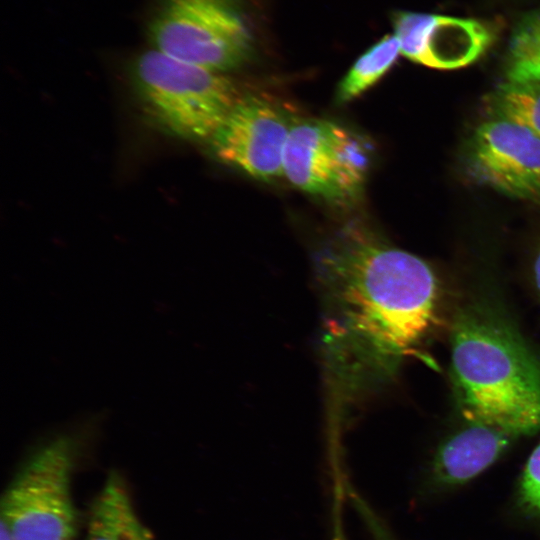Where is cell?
<instances>
[{
  "instance_id": "obj_12",
  "label": "cell",
  "mask_w": 540,
  "mask_h": 540,
  "mask_svg": "<svg viewBox=\"0 0 540 540\" xmlns=\"http://www.w3.org/2000/svg\"><path fill=\"white\" fill-rule=\"evenodd\" d=\"M484 103L489 118L514 122L540 138V83L504 81Z\"/></svg>"
},
{
  "instance_id": "obj_15",
  "label": "cell",
  "mask_w": 540,
  "mask_h": 540,
  "mask_svg": "<svg viewBox=\"0 0 540 540\" xmlns=\"http://www.w3.org/2000/svg\"><path fill=\"white\" fill-rule=\"evenodd\" d=\"M436 19L437 15L431 13L402 10L391 13L394 35L399 40L404 57L420 64Z\"/></svg>"
},
{
  "instance_id": "obj_1",
  "label": "cell",
  "mask_w": 540,
  "mask_h": 540,
  "mask_svg": "<svg viewBox=\"0 0 540 540\" xmlns=\"http://www.w3.org/2000/svg\"><path fill=\"white\" fill-rule=\"evenodd\" d=\"M320 347L330 412H347L390 382L442 320L433 268L359 224L324 242L314 258Z\"/></svg>"
},
{
  "instance_id": "obj_9",
  "label": "cell",
  "mask_w": 540,
  "mask_h": 540,
  "mask_svg": "<svg viewBox=\"0 0 540 540\" xmlns=\"http://www.w3.org/2000/svg\"><path fill=\"white\" fill-rule=\"evenodd\" d=\"M515 438L499 427L464 421L439 445L433 458V476L441 484H464L490 467Z\"/></svg>"
},
{
  "instance_id": "obj_16",
  "label": "cell",
  "mask_w": 540,
  "mask_h": 540,
  "mask_svg": "<svg viewBox=\"0 0 540 540\" xmlns=\"http://www.w3.org/2000/svg\"><path fill=\"white\" fill-rule=\"evenodd\" d=\"M518 499L528 513L540 516V442L530 454L521 473Z\"/></svg>"
},
{
  "instance_id": "obj_13",
  "label": "cell",
  "mask_w": 540,
  "mask_h": 540,
  "mask_svg": "<svg viewBox=\"0 0 540 540\" xmlns=\"http://www.w3.org/2000/svg\"><path fill=\"white\" fill-rule=\"evenodd\" d=\"M400 43L394 34H387L361 54L338 84L336 99L348 102L376 84L397 62Z\"/></svg>"
},
{
  "instance_id": "obj_4",
  "label": "cell",
  "mask_w": 540,
  "mask_h": 540,
  "mask_svg": "<svg viewBox=\"0 0 540 540\" xmlns=\"http://www.w3.org/2000/svg\"><path fill=\"white\" fill-rule=\"evenodd\" d=\"M131 78L153 122L185 140H209L241 96L224 73L174 59L153 48L133 61Z\"/></svg>"
},
{
  "instance_id": "obj_8",
  "label": "cell",
  "mask_w": 540,
  "mask_h": 540,
  "mask_svg": "<svg viewBox=\"0 0 540 540\" xmlns=\"http://www.w3.org/2000/svg\"><path fill=\"white\" fill-rule=\"evenodd\" d=\"M293 122L274 104L240 96L209 139L215 156L261 180L283 175L284 153Z\"/></svg>"
},
{
  "instance_id": "obj_5",
  "label": "cell",
  "mask_w": 540,
  "mask_h": 540,
  "mask_svg": "<svg viewBox=\"0 0 540 540\" xmlns=\"http://www.w3.org/2000/svg\"><path fill=\"white\" fill-rule=\"evenodd\" d=\"M239 0H161L148 27L152 48L174 59L224 73L253 50Z\"/></svg>"
},
{
  "instance_id": "obj_2",
  "label": "cell",
  "mask_w": 540,
  "mask_h": 540,
  "mask_svg": "<svg viewBox=\"0 0 540 540\" xmlns=\"http://www.w3.org/2000/svg\"><path fill=\"white\" fill-rule=\"evenodd\" d=\"M450 379L464 421L516 437L540 431V356L489 298L460 305L450 322Z\"/></svg>"
},
{
  "instance_id": "obj_17",
  "label": "cell",
  "mask_w": 540,
  "mask_h": 540,
  "mask_svg": "<svg viewBox=\"0 0 540 540\" xmlns=\"http://www.w3.org/2000/svg\"><path fill=\"white\" fill-rule=\"evenodd\" d=\"M531 279L534 290L540 300V249L533 261Z\"/></svg>"
},
{
  "instance_id": "obj_7",
  "label": "cell",
  "mask_w": 540,
  "mask_h": 540,
  "mask_svg": "<svg viewBox=\"0 0 540 540\" xmlns=\"http://www.w3.org/2000/svg\"><path fill=\"white\" fill-rule=\"evenodd\" d=\"M464 166L477 184L540 204V138L527 128L489 118L468 139Z\"/></svg>"
},
{
  "instance_id": "obj_18",
  "label": "cell",
  "mask_w": 540,
  "mask_h": 540,
  "mask_svg": "<svg viewBox=\"0 0 540 540\" xmlns=\"http://www.w3.org/2000/svg\"><path fill=\"white\" fill-rule=\"evenodd\" d=\"M0 540H15L3 520H0Z\"/></svg>"
},
{
  "instance_id": "obj_11",
  "label": "cell",
  "mask_w": 540,
  "mask_h": 540,
  "mask_svg": "<svg viewBox=\"0 0 540 540\" xmlns=\"http://www.w3.org/2000/svg\"><path fill=\"white\" fill-rule=\"evenodd\" d=\"M86 540H153L116 471L110 472L91 506Z\"/></svg>"
},
{
  "instance_id": "obj_14",
  "label": "cell",
  "mask_w": 540,
  "mask_h": 540,
  "mask_svg": "<svg viewBox=\"0 0 540 540\" xmlns=\"http://www.w3.org/2000/svg\"><path fill=\"white\" fill-rule=\"evenodd\" d=\"M505 81L540 83V8L514 26L504 60Z\"/></svg>"
},
{
  "instance_id": "obj_3",
  "label": "cell",
  "mask_w": 540,
  "mask_h": 540,
  "mask_svg": "<svg viewBox=\"0 0 540 540\" xmlns=\"http://www.w3.org/2000/svg\"><path fill=\"white\" fill-rule=\"evenodd\" d=\"M97 415L56 432L27 454L1 500V520L15 540H75L77 511L71 476Z\"/></svg>"
},
{
  "instance_id": "obj_10",
  "label": "cell",
  "mask_w": 540,
  "mask_h": 540,
  "mask_svg": "<svg viewBox=\"0 0 540 540\" xmlns=\"http://www.w3.org/2000/svg\"><path fill=\"white\" fill-rule=\"evenodd\" d=\"M494 23L437 15L420 64L436 69H457L479 59L494 43Z\"/></svg>"
},
{
  "instance_id": "obj_6",
  "label": "cell",
  "mask_w": 540,
  "mask_h": 540,
  "mask_svg": "<svg viewBox=\"0 0 540 540\" xmlns=\"http://www.w3.org/2000/svg\"><path fill=\"white\" fill-rule=\"evenodd\" d=\"M367 170V148L353 132L322 119L292 123L283 175L295 187L331 202H349L360 195Z\"/></svg>"
}]
</instances>
